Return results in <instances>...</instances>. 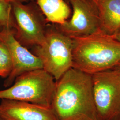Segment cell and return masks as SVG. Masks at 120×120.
Listing matches in <instances>:
<instances>
[{
    "label": "cell",
    "instance_id": "6da1fadb",
    "mask_svg": "<svg viewBox=\"0 0 120 120\" xmlns=\"http://www.w3.org/2000/svg\"><path fill=\"white\" fill-rule=\"evenodd\" d=\"M51 108L57 120H98L92 75L69 69L56 81Z\"/></svg>",
    "mask_w": 120,
    "mask_h": 120
},
{
    "label": "cell",
    "instance_id": "7a4b0ae2",
    "mask_svg": "<svg viewBox=\"0 0 120 120\" xmlns=\"http://www.w3.org/2000/svg\"><path fill=\"white\" fill-rule=\"evenodd\" d=\"M72 38L73 68L92 75L114 68L120 62V42L101 29Z\"/></svg>",
    "mask_w": 120,
    "mask_h": 120
},
{
    "label": "cell",
    "instance_id": "3957f363",
    "mask_svg": "<svg viewBox=\"0 0 120 120\" xmlns=\"http://www.w3.org/2000/svg\"><path fill=\"white\" fill-rule=\"evenodd\" d=\"M14 82L8 89L0 91V99L51 107L56 81L44 69H35L23 73Z\"/></svg>",
    "mask_w": 120,
    "mask_h": 120
},
{
    "label": "cell",
    "instance_id": "277c9868",
    "mask_svg": "<svg viewBox=\"0 0 120 120\" xmlns=\"http://www.w3.org/2000/svg\"><path fill=\"white\" fill-rule=\"evenodd\" d=\"M42 45L35 46L34 53L41 61L43 69L56 81L73 68V39L55 26H48Z\"/></svg>",
    "mask_w": 120,
    "mask_h": 120
},
{
    "label": "cell",
    "instance_id": "5b68a950",
    "mask_svg": "<svg viewBox=\"0 0 120 120\" xmlns=\"http://www.w3.org/2000/svg\"><path fill=\"white\" fill-rule=\"evenodd\" d=\"M98 120L120 119V75L115 68L92 75Z\"/></svg>",
    "mask_w": 120,
    "mask_h": 120
},
{
    "label": "cell",
    "instance_id": "8992f818",
    "mask_svg": "<svg viewBox=\"0 0 120 120\" xmlns=\"http://www.w3.org/2000/svg\"><path fill=\"white\" fill-rule=\"evenodd\" d=\"M15 22V36L24 46L42 45L47 26L34 5L17 2L11 4Z\"/></svg>",
    "mask_w": 120,
    "mask_h": 120
},
{
    "label": "cell",
    "instance_id": "52a82bcc",
    "mask_svg": "<svg viewBox=\"0 0 120 120\" xmlns=\"http://www.w3.org/2000/svg\"><path fill=\"white\" fill-rule=\"evenodd\" d=\"M73 9L72 16L64 24L56 26L71 38L85 37L101 29L98 13L92 0H68Z\"/></svg>",
    "mask_w": 120,
    "mask_h": 120
},
{
    "label": "cell",
    "instance_id": "ba28073f",
    "mask_svg": "<svg viewBox=\"0 0 120 120\" xmlns=\"http://www.w3.org/2000/svg\"><path fill=\"white\" fill-rule=\"evenodd\" d=\"M0 41L7 48L12 63V71L4 81L5 87H10L16 78L23 73L43 69L42 64L38 57L16 39L14 29L3 27L0 30Z\"/></svg>",
    "mask_w": 120,
    "mask_h": 120
},
{
    "label": "cell",
    "instance_id": "9c48e42d",
    "mask_svg": "<svg viewBox=\"0 0 120 120\" xmlns=\"http://www.w3.org/2000/svg\"><path fill=\"white\" fill-rule=\"evenodd\" d=\"M0 117L4 120H57L51 107L9 99H1Z\"/></svg>",
    "mask_w": 120,
    "mask_h": 120
},
{
    "label": "cell",
    "instance_id": "30bf717a",
    "mask_svg": "<svg viewBox=\"0 0 120 120\" xmlns=\"http://www.w3.org/2000/svg\"><path fill=\"white\" fill-rule=\"evenodd\" d=\"M98 9L100 28L113 35L120 29V0H92Z\"/></svg>",
    "mask_w": 120,
    "mask_h": 120
},
{
    "label": "cell",
    "instance_id": "8fae6325",
    "mask_svg": "<svg viewBox=\"0 0 120 120\" xmlns=\"http://www.w3.org/2000/svg\"><path fill=\"white\" fill-rule=\"evenodd\" d=\"M47 22L60 26L68 21L71 9L64 0H36Z\"/></svg>",
    "mask_w": 120,
    "mask_h": 120
},
{
    "label": "cell",
    "instance_id": "7c38bea8",
    "mask_svg": "<svg viewBox=\"0 0 120 120\" xmlns=\"http://www.w3.org/2000/svg\"><path fill=\"white\" fill-rule=\"evenodd\" d=\"M0 23L2 27H15L12 5L7 0H0Z\"/></svg>",
    "mask_w": 120,
    "mask_h": 120
},
{
    "label": "cell",
    "instance_id": "4fadbf2b",
    "mask_svg": "<svg viewBox=\"0 0 120 120\" xmlns=\"http://www.w3.org/2000/svg\"><path fill=\"white\" fill-rule=\"evenodd\" d=\"M12 69V63L5 45L0 41V77L7 78Z\"/></svg>",
    "mask_w": 120,
    "mask_h": 120
},
{
    "label": "cell",
    "instance_id": "5bb4252c",
    "mask_svg": "<svg viewBox=\"0 0 120 120\" xmlns=\"http://www.w3.org/2000/svg\"><path fill=\"white\" fill-rule=\"evenodd\" d=\"M114 37L116 40H117L118 41L120 42V29L118 30V31L115 34H114L113 35Z\"/></svg>",
    "mask_w": 120,
    "mask_h": 120
},
{
    "label": "cell",
    "instance_id": "9a60e30c",
    "mask_svg": "<svg viewBox=\"0 0 120 120\" xmlns=\"http://www.w3.org/2000/svg\"><path fill=\"white\" fill-rule=\"evenodd\" d=\"M7 1H8L9 2H10V3L12 4L15 2H23L22 0H7Z\"/></svg>",
    "mask_w": 120,
    "mask_h": 120
},
{
    "label": "cell",
    "instance_id": "2e32d148",
    "mask_svg": "<svg viewBox=\"0 0 120 120\" xmlns=\"http://www.w3.org/2000/svg\"><path fill=\"white\" fill-rule=\"evenodd\" d=\"M115 68L117 70L118 72H119L120 75V62L118 63V64L117 65V66L115 67Z\"/></svg>",
    "mask_w": 120,
    "mask_h": 120
},
{
    "label": "cell",
    "instance_id": "e0dca14e",
    "mask_svg": "<svg viewBox=\"0 0 120 120\" xmlns=\"http://www.w3.org/2000/svg\"><path fill=\"white\" fill-rule=\"evenodd\" d=\"M33 0H22L23 2H27V1H32Z\"/></svg>",
    "mask_w": 120,
    "mask_h": 120
},
{
    "label": "cell",
    "instance_id": "ac0fdd59",
    "mask_svg": "<svg viewBox=\"0 0 120 120\" xmlns=\"http://www.w3.org/2000/svg\"><path fill=\"white\" fill-rule=\"evenodd\" d=\"M2 26H1V25L0 24V30H1L2 29Z\"/></svg>",
    "mask_w": 120,
    "mask_h": 120
},
{
    "label": "cell",
    "instance_id": "d6986e66",
    "mask_svg": "<svg viewBox=\"0 0 120 120\" xmlns=\"http://www.w3.org/2000/svg\"><path fill=\"white\" fill-rule=\"evenodd\" d=\"M0 120H4V119H2V118H0Z\"/></svg>",
    "mask_w": 120,
    "mask_h": 120
},
{
    "label": "cell",
    "instance_id": "ffe728a7",
    "mask_svg": "<svg viewBox=\"0 0 120 120\" xmlns=\"http://www.w3.org/2000/svg\"><path fill=\"white\" fill-rule=\"evenodd\" d=\"M120 120V119H119V120Z\"/></svg>",
    "mask_w": 120,
    "mask_h": 120
}]
</instances>
